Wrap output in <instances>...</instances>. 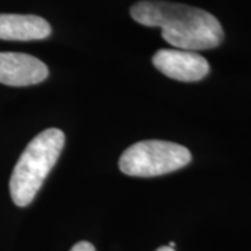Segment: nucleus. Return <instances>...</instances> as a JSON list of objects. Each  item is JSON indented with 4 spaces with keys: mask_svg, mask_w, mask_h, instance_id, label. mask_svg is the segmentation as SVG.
<instances>
[{
    "mask_svg": "<svg viewBox=\"0 0 251 251\" xmlns=\"http://www.w3.org/2000/svg\"><path fill=\"white\" fill-rule=\"evenodd\" d=\"M130 16L138 24L162 29V38L181 50H206L222 44L224 28L205 10L163 0H143L131 6Z\"/></svg>",
    "mask_w": 251,
    "mask_h": 251,
    "instance_id": "f257e3e1",
    "label": "nucleus"
},
{
    "mask_svg": "<svg viewBox=\"0 0 251 251\" xmlns=\"http://www.w3.org/2000/svg\"><path fill=\"white\" fill-rule=\"evenodd\" d=\"M64 141V133L59 128L44 130L29 141L10 177V196L16 205L32 202L59 159Z\"/></svg>",
    "mask_w": 251,
    "mask_h": 251,
    "instance_id": "f03ea898",
    "label": "nucleus"
},
{
    "mask_svg": "<svg viewBox=\"0 0 251 251\" xmlns=\"http://www.w3.org/2000/svg\"><path fill=\"white\" fill-rule=\"evenodd\" d=\"M191 162V152L180 144L145 140L133 144L122 153L119 169L133 177H155L176 172Z\"/></svg>",
    "mask_w": 251,
    "mask_h": 251,
    "instance_id": "7ed1b4c3",
    "label": "nucleus"
},
{
    "mask_svg": "<svg viewBox=\"0 0 251 251\" xmlns=\"http://www.w3.org/2000/svg\"><path fill=\"white\" fill-rule=\"evenodd\" d=\"M152 64L166 77L183 82L202 80L209 73V63L196 52L161 49L153 54Z\"/></svg>",
    "mask_w": 251,
    "mask_h": 251,
    "instance_id": "20e7f679",
    "label": "nucleus"
},
{
    "mask_svg": "<svg viewBox=\"0 0 251 251\" xmlns=\"http://www.w3.org/2000/svg\"><path fill=\"white\" fill-rule=\"evenodd\" d=\"M49 69L35 56L0 52V82L10 87H28L45 81Z\"/></svg>",
    "mask_w": 251,
    "mask_h": 251,
    "instance_id": "39448f33",
    "label": "nucleus"
},
{
    "mask_svg": "<svg viewBox=\"0 0 251 251\" xmlns=\"http://www.w3.org/2000/svg\"><path fill=\"white\" fill-rule=\"evenodd\" d=\"M52 34L45 18L34 14H0V39L41 41Z\"/></svg>",
    "mask_w": 251,
    "mask_h": 251,
    "instance_id": "423d86ee",
    "label": "nucleus"
},
{
    "mask_svg": "<svg viewBox=\"0 0 251 251\" xmlns=\"http://www.w3.org/2000/svg\"><path fill=\"white\" fill-rule=\"evenodd\" d=\"M70 251H95V247L90 242H80L74 244Z\"/></svg>",
    "mask_w": 251,
    "mask_h": 251,
    "instance_id": "0eeeda50",
    "label": "nucleus"
},
{
    "mask_svg": "<svg viewBox=\"0 0 251 251\" xmlns=\"http://www.w3.org/2000/svg\"><path fill=\"white\" fill-rule=\"evenodd\" d=\"M156 251H175V249H171L169 246H163V247H159Z\"/></svg>",
    "mask_w": 251,
    "mask_h": 251,
    "instance_id": "6e6552de",
    "label": "nucleus"
}]
</instances>
